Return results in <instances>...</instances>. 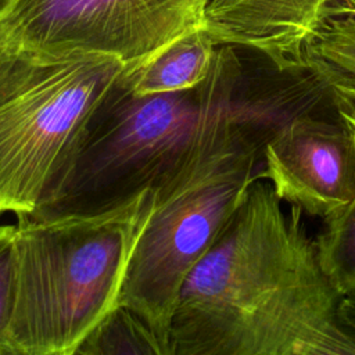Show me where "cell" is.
I'll use <instances>...</instances> for the list:
<instances>
[{
    "instance_id": "16",
    "label": "cell",
    "mask_w": 355,
    "mask_h": 355,
    "mask_svg": "<svg viewBox=\"0 0 355 355\" xmlns=\"http://www.w3.org/2000/svg\"><path fill=\"white\" fill-rule=\"evenodd\" d=\"M340 14L355 15V1H352V3H336V4H331L327 10V17L329 15H340Z\"/></svg>"
},
{
    "instance_id": "5",
    "label": "cell",
    "mask_w": 355,
    "mask_h": 355,
    "mask_svg": "<svg viewBox=\"0 0 355 355\" xmlns=\"http://www.w3.org/2000/svg\"><path fill=\"white\" fill-rule=\"evenodd\" d=\"M237 57L236 46L218 44L208 76L186 90L136 94L123 75L55 194L35 215L98 211L153 186L179 161L223 96Z\"/></svg>"
},
{
    "instance_id": "7",
    "label": "cell",
    "mask_w": 355,
    "mask_h": 355,
    "mask_svg": "<svg viewBox=\"0 0 355 355\" xmlns=\"http://www.w3.org/2000/svg\"><path fill=\"white\" fill-rule=\"evenodd\" d=\"M261 179L276 196L323 220L355 198V128L338 112H297L263 147Z\"/></svg>"
},
{
    "instance_id": "13",
    "label": "cell",
    "mask_w": 355,
    "mask_h": 355,
    "mask_svg": "<svg viewBox=\"0 0 355 355\" xmlns=\"http://www.w3.org/2000/svg\"><path fill=\"white\" fill-rule=\"evenodd\" d=\"M15 298V223H0V355H10L8 327Z\"/></svg>"
},
{
    "instance_id": "18",
    "label": "cell",
    "mask_w": 355,
    "mask_h": 355,
    "mask_svg": "<svg viewBox=\"0 0 355 355\" xmlns=\"http://www.w3.org/2000/svg\"><path fill=\"white\" fill-rule=\"evenodd\" d=\"M7 3V0H0V8Z\"/></svg>"
},
{
    "instance_id": "10",
    "label": "cell",
    "mask_w": 355,
    "mask_h": 355,
    "mask_svg": "<svg viewBox=\"0 0 355 355\" xmlns=\"http://www.w3.org/2000/svg\"><path fill=\"white\" fill-rule=\"evenodd\" d=\"M76 354L171 355V345L141 315L118 304L83 338Z\"/></svg>"
},
{
    "instance_id": "2",
    "label": "cell",
    "mask_w": 355,
    "mask_h": 355,
    "mask_svg": "<svg viewBox=\"0 0 355 355\" xmlns=\"http://www.w3.org/2000/svg\"><path fill=\"white\" fill-rule=\"evenodd\" d=\"M244 89V64L239 55L227 89L189 148L150 186V212L132 251L118 304L141 315L168 343L186 276L251 184L261 179L265 143L286 119L270 123Z\"/></svg>"
},
{
    "instance_id": "12",
    "label": "cell",
    "mask_w": 355,
    "mask_h": 355,
    "mask_svg": "<svg viewBox=\"0 0 355 355\" xmlns=\"http://www.w3.org/2000/svg\"><path fill=\"white\" fill-rule=\"evenodd\" d=\"M315 241L320 266L334 288L341 297L355 293V198L324 219Z\"/></svg>"
},
{
    "instance_id": "11",
    "label": "cell",
    "mask_w": 355,
    "mask_h": 355,
    "mask_svg": "<svg viewBox=\"0 0 355 355\" xmlns=\"http://www.w3.org/2000/svg\"><path fill=\"white\" fill-rule=\"evenodd\" d=\"M305 61L326 85L355 89V15H329L308 43Z\"/></svg>"
},
{
    "instance_id": "6",
    "label": "cell",
    "mask_w": 355,
    "mask_h": 355,
    "mask_svg": "<svg viewBox=\"0 0 355 355\" xmlns=\"http://www.w3.org/2000/svg\"><path fill=\"white\" fill-rule=\"evenodd\" d=\"M208 0H7L0 42L43 55H105L129 68L202 26Z\"/></svg>"
},
{
    "instance_id": "8",
    "label": "cell",
    "mask_w": 355,
    "mask_h": 355,
    "mask_svg": "<svg viewBox=\"0 0 355 355\" xmlns=\"http://www.w3.org/2000/svg\"><path fill=\"white\" fill-rule=\"evenodd\" d=\"M336 0H208L202 26L216 44L261 54L279 69L305 67V49Z\"/></svg>"
},
{
    "instance_id": "4",
    "label": "cell",
    "mask_w": 355,
    "mask_h": 355,
    "mask_svg": "<svg viewBox=\"0 0 355 355\" xmlns=\"http://www.w3.org/2000/svg\"><path fill=\"white\" fill-rule=\"evenodd\" d=\"M128 65L105 55H43L0 42V215L37 214L72 166Z\"/></svg>"
},
{
    "instance_id": "9",
    "label": "cell",
    "mask_w": 355,
    "mask_h": 355,
    "mask_svg": "<svg viewBox=\"0 0 355 355\" xmlns=\"http://www.w3.org/2000/svg\"><path fill=\"white\" fill-rule=\"evenodd\" d=\"M218 44L204 26L176 37L141 64L128 68L125 80L136 94L186 90L208 76Z\"/></svg>"
},
{
    "instance_id": "14",
    "label": "cell",
    "mask_w": 355,
    "mask_h": 355,
    "mask_svg": "<svg viewBox=\"0 0 355 355\" xmlns=\"http://www.w3.org/2000/svg\"><path fill=\"white\" fill-rule=\"evenodd\" d=\"M334 110L355 128V89L330 86Z\"/></svg>"
},
{
    "instance_id": "15",
    "label": "cell",
    "mask_w": 355,
    "mask_h": 355,
    "mask_svg": "<svg viewBox=\"0 0 355 355\" xmlns=\"http://www.w3.org/2000/svg\"><path fill=\"white\" fill-rule=\"evenodd\" d=\"M337 322L341 330L355 343V293L340 298L337 305Z\"/></svg>"
},
{
    "instance_id": "17",
    "label": "cell",
    "mask_w": 355,
    "mask_h": 355,
    "mask_svg": "<svg viewBox=\"0 0 355 355\" xmlns=\"http://www.w3.org/2000/svg\"><path fill=\"white\" fill-rule=\"evenodd\" d=\"M352 1H355V0H336V3H352ZM336 3H333V4H336Z\"/></svg>"
},
{
    "instance_id": "1",
    "label": "cell",
    "mask_w": 355,
    "mask_h": 355,
    "mask_svg": "<svg viewBox=\"0 0 355 355\" xmlns=\"http://www.w3.org/2000/svg\"><path fill=\"white\" fill-rule=\"evenodd\" d=\"M282 202L269 182L251 184L179 290L172 355H355L304 212Z\"/></svg>"
},
{
    "instance_id": "3",
    "label": "cell",
    "mask_w": 355,
    "mask_h": 355,
    "mask_svg": "<svg viewBox=\"0 0 355 355\" xmlns=\"http://www.w3.org/2000/svg\"><path fill=\"white\" fill-rule=\"evenodd\" d=\"M150 207L147 187L98 211L18 218L10 355L76 354L118 305Z\"/></svg>"
}]
</instances>
